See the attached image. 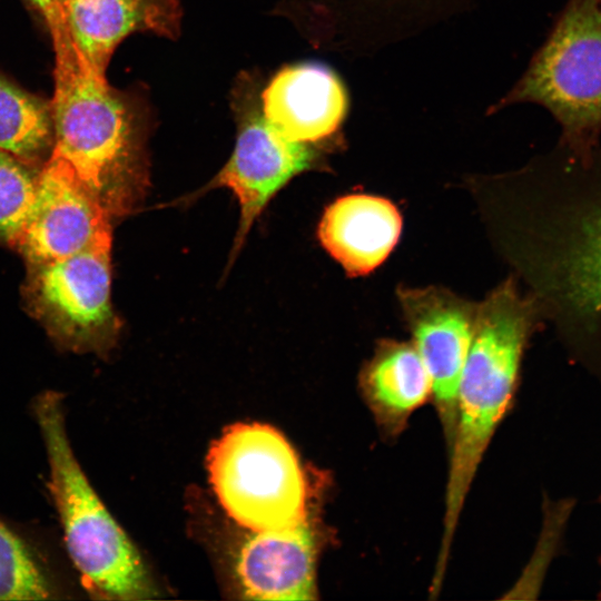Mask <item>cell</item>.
<instances>
[{
    "instance_id": "6da1fadb",
    "label": "cell",
    "mask_w": 601,
    "mask_h": 601,
    "mask_svg": "<svg viewBox=\"0 0 601 601\" xmlns=\"http://www.w3.org/2000/svg\"><path fill=\"white\" fill-rule=\"evenodd\" d=\"M550 168L551 187L531 246L540 303L570 348L599 355L601 147L580 156L558 145Z\"/></svg>"
},
{
    "instance_id": "7a4b0ae2",
    "label": "cell",
    "mask_w": 601,
    "mask_h": 601,
    "mask_svg": "<svg viewBox=\"0 0 601 601\" xmlns=\"http://www.w3.org/2000/svg\"><path fill=\"white\" fill-rule=\"evenodd\" d=\"M539 309L509 283L481 306L461 376L456 420L447 446L443 535L436 570L447 565L466 496L484 453L509 410L516 390L525 344Z\"/></svg>"
},
{
    "instance_id": "3957f363",
    "label": "cell",
    "mask_w": 601,
    "mask_h": 601,
    "mask_svg": "<svg viewBox=\"0 0 601 601\" xmlns=\"http://www.w3.org/2000/svg\"><path fill=\"white\" fill-rule=\"evenodd\" d=\"M52 152L63 158L107 215L130 213L146 184L142 121L106 78L80 67L55 83Z\"/></svg>"
},
{
    "instance_id": "277c9868",
    "label": "cell",
    "mask_w": 601,
    "mask_h": 601,
    "mask_svg": "<svg viewBox=\"0 0 601 601\" xmlns=\"http://www.w3.org/2000/svg\"><path fill=\"white\" fill-rule=\"evenodd\" d=\"M32 411L46 447L49 484L69 556L87 588L117 600L155 593L141 558L87 480L72 451L63 396L45 391Z\"/></svg>"
},
{
    "instance_id": "5b68a950",
    "label": "cell",
    "mask_w": 601,
    "mask_h": 601,
    "mask_svg": "<svg viewBox=\"0 0 601 601\" xmlns=\"http://www.w3.org/2000/svg\"><path fill=\"white\" fill-rule=\"evenodd\" d=\"M534 104L561 129L562 147L589 156L601 147V0H568L515 86L495 106Z\"/></svg>"
},
{
    "instance_id": "8992f818",
    "label": "cell",
    "mask_w": 601,
    "mask_h": 601,
    "mask_svg": "<svg viewBox=\"0 0 601 601\" xmlns=\"http://www.w3.org/2000/svg\"><path fill=\"white\" fill-rule=\"evenodd\" d=\"M207 462L220 504L242 526L275 530L306 520L305 475L290 444L273 427H229L214 443Z\"/></svg>"
},
{
    "instance_id": "52a82bcc",
    "label": "cell",
    "mask_w": 601,
    "mask_h": 601,
    "mask_svg": "<svg viewBox=\"0 0 601 601\" xmlns=\"http://www.w3.org/2000/svg\"><path fill=\"white\" fill-rule=\"evenodd\" d=\"M110 253L107 234L73 255L27 265L28 311L65 349L100 354L116 343L121 324L110 299Z\"/></svg>"
},
{
    "instance_id": "ba28073f",
    "label": "cell",
    "mask_w": 601,
    "mask_h": 601,
    "mask_svg": "<svg viewBox=\"0 0 601 601\" xmlns=\"http://www.w3.org/2000/svg\"><path fill=\"white\" fill-rule=\"evenodd\" d=\"M235 149L208 188L231 189L240 207L234 254L240 248L255 219L269 199L295 175L308 169L315 159L311 145L289 140L264 116L260 96L240 90Z\"/></svg>"
},
{
    "instance_id": "9c48e42d",
    "label": "cell",
    "mask_w": 601,
    "mask_h": 601,
    "mask_svg": "<svg viewBox=\"0 0 601 601\" xmlns=\"http://www.w3.org/2000/svg\"><path fill=\"white\" fill-rule=\"evenodd\" d=\"M110 221L69 164L51 151L40 167L35 201L16 249L27 265L60 259L111 234Z\"/></svg>"
},
{
    "instance_id": "30bf717a",
    "label": "cell",
    "mask_w": 601,
    "mask_h": 601,
    "mask_svg": "<svg viewBox=\"0 0 601 601\" xmlns=\"http://www.w3.org/2000/svg\"><path fill=\"white\" fill-rule=\"evenodd\" d=\"M404 300L414 346L428 372L432 397L449 446L474 319L463 304L441 293H411Z\"/></svg>"
},
{
    "instance_id": "8fae6325",
    "label": "cell",
    "mask_w": 601,
    "mask_h": 601,
    "mask_svg": "<svg viewBox=\"0 0 601 601\" xmlns=\"http://www.w3.org/2000/svg\"><path fill=\"white\" fill-rule=\"evenodd\" d=\"M265 118L286 138L315 144L333 136L348 110L346 88L329 68L303 63L280 70L260 93Z\"/></svg>"
},
{
    "instance_id": "7c38bea8",
    "label": "cell",
    "mask_w": 601,
    "mask_h": 601,
    "mask_svg": "<svg viewBox=\"0 0 601 601\" xmlns=\"http://www.w3.org/2000/svg\"><path fill=\"white\" fill-rule=\"evenodd\" d=\"M315 569L316 543L307 520L250 531L236 558L240 591L250 600H312Z\"/></svg>"
},
{
    "instance_id": "4fadbf2b",
    "label": "cell",
    "mask_w": 601,
    "mask_h": 601,
    "mask_svg": "<svg viewBox=\"0 0 601 601\" xmlns=\"http://www.w3.org/2000/svg\"><path fill=\"white\" fill-rule=\"evenodd\" d=\"M68 31L81 61L98 77L118 43L136 31L176 38L179 0H63Z\"/></svg>"
},
{
    "instance_id": "5bb4252c",
    "label": "cell",
    "mask_w": 601,
    "mask_h": 601,
    "mask_svg": "<svg viewBox=\"0 0 601 601\" xmlns=\"http://www.w3.org/2000/svg\"><path fill=\"white\" fill-rule=\"evenodd\" d=\"M401 226V216L388 200L349 195L326 209L318 235L345 270L361 275L385 260L398 240Z\"/></svg>"
},
{
    "instance_id": "9a60e30c",
    "label": "cell",
    "mask_w": 601,
    "mask_h": 601,
    "mask_svg": "<svg viewBox=\"0 0 601 601\" xmlns=\"http://www.w3.org/2000/svg\"><path fill=\"white\" fill-rule=\"evenodd\" d=\"M362 387L376 420L392 432L432 397L428 372L415 346L405 343L381 346L364 371Z\"/></svg>"
},
{
    "instance_id": "2e32d148",
    "label": "cell",
    "mask_w": 601,
    "mask_h": 601,
    "mask_svg": "<svg viewBox=\"0 0 601 601\" xmlns=\"http://www.w3.org/2000/svg\"><path fill=\"white\" fill-rule=\"evenodd\" d=\"M52 148L51 102L0 77V150L41 166Z\"/></svg>"
},
{
    "instance_id": "e0dca14e",
    "label": "cell",
    "mask_w": 601,
    "mask_h": 601,
    "mask_svg": "<svg viewBox=\"0 0 601 601\" xmlns=\"http://www.w3.org/2000/svg\"><path fill=\"white\" fill-rule=\"evenodd\" d=\"M58 592L32 546L0 520V600L55 599Z\"/></svg>"
},
{
    "instance_id": "ac0fdd59",
    "label": "cell",
    "mask_w": 601,
    "mask_h": 601,
    "mask_svg": "<svg viewBox=\"0 0 601 601\" xmlns=\"http://www.w3.org/2000/svg\"><path fill=\"white\" fill-rule=\"evenodd\" d=\"M41 166L0 150V243L16 248L35 201Z\"/></svg>"
},
{
    "instance_id": "d6986e66",
    "label": "cell",
    "mask_w": 601,
    "mask_h": 601,
    "mask_svg": "<svg viewBox=\"0 0 601 601\" xmlns=\"http://www.w3.org/2000/svg\"><path fill=\"white\" fill-rule=\"evenodd\" d=\"M28 1L37 9L48 27L56 53L55 82H62L82 66L68 31L63 0Z\"/></svg>"
}]
</instances>
